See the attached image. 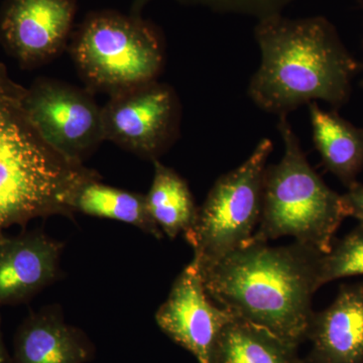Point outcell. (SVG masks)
Returning <instances> with one entry per match:
<instances>
[{
	"label": "cell",
	"mask_w": 363,
	"mask_h": 363,
	"mask_svg": "<svg viewBox=\"0 0 363 363\" xmlns=\"http://www.w3.org/2000/svg\"><path fill=\"white\" fill-rule=\"evenodd\" d=\"M25 104L45 142L71 164L83 166L105 140L102 107L90 90L40 78L26 89Z\"/></svg>",
	"instance_id": "52a82bcc"
},
{
	"label": "cell",
	"mask_w": 363,
	"mask_h": 363,
	"mask_svg": "<svg viewBox=\"0 0 363 363\" xmlns=\"http://www.w3.org/2000/svg\"><path fill=\"white\" fill-rule=\"evenodd\" d=\"M363 276V226L358 225L322 255L319 286L336 279Z\"/></svg>",
	"instance_id": "ac0fdd59"
},
{
	"label": "cell",
	"mask_w": 363,
	"mask_h": 363,
	"mask_svg": "<svg viewBox=\"0 0 363 363\" xmlns=\"http://www.w3.org/2000/svg\"><path fill=\"white\" fill-rule=\"evenodd\" d=\"M72 212L130 224L161 240L162 233L147 211L145 195L105 185L93 171L82 179L69 199Z\"/></svg>",
	"instance_id": "9a60e30c"
},
{
	"label": "cell",
	"mask_w": 363,
	"mask_h": 363,
	"mask_svg": "<svg viewBox=\"0 0 363 363\" xmlns=\"http://www.w3.org/2000/svg\"><path fill=\"white\" fill-rule=\"evenodd\" d=\"M310 363H363V281L340 286L328 308L313 314Z\"/></svg>",
	"instance_id": "7c38bea8"
},
{
	"label": "cell",
	"mask_w": 363,
	"mask_h": 363,
	"mask_svg": "<svg viewBox=\"0 0 363 363\" xmlns=\"http://www.w3.org/2000/svg\"><path fill=\"white\" fill-rule=\"evenodd\" d=\"M298 346L234 317L215 344L210 363H301Z\"/></svg>",
	"instance_id": "2e32d148"
},
{
	"label": "cell",
	"mask_w": 363,
	"mask_h": 363,
	"mask_svg": "<svg viewBox=\"0 0 363 363\" xmlns=\"http://www.w3.org/2000/svg\"><path fill=\"white\" fill-rule=\"evenodd\" d=\"M233 318L208 295L195 257L184 267L156 313L162 332L194 355L198 363L211 362L217 339Z\"/></svg>",
	"instance_id": "9c48e42d"
},
{
	"label": "cell",
	"mask_w": 363,
	"mask_h": 363,
	"mask_svg": "<svg viewBox=\"0 0 363 363\" xmlns=\"http://www.w3.org/2000/svg\"><path fill=\"white\" fill-rule=\"evenodd\" d=\"M180 119L175 91L157 80L111 95L102 107L105 140L152 162L178 138Z\"/></svg>",
	"instance_id": "ba28073f"
},
{
	"label": "cell",
	"mask_w": 363,
	"mask_h": 363,
	"mask_svg": "<svg viewBox=\"0 0 363 363\" xmlns=\"http://www.w3.org/2000/svg\"><path fill=\"white\" fill-rule=\"evenodd\" d=\"M75 9L73 0H7L0 40L21 66L42 65L65 47Z\"/></svg>",
	"instance_id": "30bf717a"
},
{
	"label": "cell",
	"mask_w": 363,
	"mask_h": 363,
	"mask_svg": "<svg viewBox=\"0 0 363 363\" xmlns=\"http://www.w3.org/2000/svg\"><path fill=\"white\" fill-rule=\"evenodd\" d=\"M26 93L0 62V236L35 218L71 216L72 192L93 172L45 142L26 111Z\"/></svg>",
	"instance_id": "3957f363"
},
{
	"label": "cell",
	"mask_w": 363,
	"mask_h": 363,
	"mask_svg": "<svg viewBox=\"0 0 363 363\" xmlns=\"http://www.w3.org/2000/svg\"><path fill=\"white\" fill-rule=\"evenodd\" d=\"M313 142L322 162L348 188L357 184L363 169V130L325 111L317 102L308 104Z\"/></svg>",
	"instance_id": "5bb4252c"
},
{
	"label": "cell",
	"mask_w": 363,
	"mask_h": 363,
	"mask_svg": "<svg viewBox=\"0 0 363 363\" xmlns=\"http://www.w3.org/2000/svg\"><path fill=\"white\" fill-rule=\"evenodd\" d=\"M63 245L42 230L0 236V306L23 304L51 285Z\"/></svg>",
	"instance_id": "8fae6325"
},
{
	"label": "cell",
	"mask_w": 363,
	"mask_h": 363,
	"mask_svg": "<svg viewBox=\"0 0 363 363\" xmlns=\"http://www.w3.org/2000/svg\"><path fill=\"white\" fill-rule=\"evenodd\" d=\"M154 179L145 195L147 211L152 220L169 238L187 233L198 215L194 198L187 182L159 160L154 161Z\"/></svg>",
	"instance_id": "e0dca14e"
},
{
	"label": "cell",
	"mask_w": 363,
	"mask_h": 363,
	"mask_svg": "<svg viewBox=\"0 0 363 363\" xmlns=\"http://www.w3.org/2000/svg\"><path fill=\"white\" fill-rule=\"evenodd\" d=\"M284 156L267 167L259 223L250 242L291 236L327 253L347 216L342 195L332 190L308 162L288 116H279ZM248 242V243H250Z\"/></svg>",
	"instance_id": "277c9868"
},
{
	"label": "cell",
	"mask_w": 363,
	"mask_h": 363,
	"mask_svg": "<svg viewBox=\"0 0 363 363\" xmlns=\"http://www.w3.org/2000/svg\"><path fill=\"white\" fill-rule=\"evenodd\" d=\"M272 143L264 138L238 168L221 176L184 233L199 264L214 262L243 247L259 223L267 162Z\"/></svg>",
	"instance_id": "8992f818"
},
{
	"label": "cell",
	"mask_w": 363,
	"mask_h": 363,
	"mask_svg": "<svg viewBox=\"0 0 363 363\" xmlns=\"http://www.w3.org/2000/svg\"><path fill=\"white\" fill-rule=\"evenodd\" d=\"M0 363H11V355L4 344L1 330V317H0Z\"/></svg>",
	"instance_id": "ffe728a7"
},
{
	"label": "cell",
	"mask_w": 363,
	"mask_h": 363,
	"mask_svg": "<svg viewBox=\"0 0 363 363\" xmlns=\"http://www.w3.org/2000/svg\"><path fill=\"white\" fill-rule=\"evenodd\" d=\"M348 217H353L363 226V186L355 184L342 195Z\"/></svg>",
	"instance_id": "d6986e66"
},
{
	"label": "cell",
	"mask_w": 363,
	"mask_h": 363,
	"mask_svg": "<svg viewBox=\"0 0 363 363\" xmlns=\"http://www.w3.org/2000/svg\"><path fill=\"white\" fill-rule=\"evenodd\" d=\"M262 61L248 86L253 104L288 116L317 100L340 106L350 96L357 63L323 16L260 18L255 28Z\"/></svg>",
	"instance_id": "7a4b0ae2"
},
{
	"label": "cell",
	"mask_w": 363,
	"mask_h": 363,
	"mask_svg": "<svg viewBox=\"0 0 363 363\" xmlns=\"http://www.w3.org/2000/svg\"><path fill=\"white\" fill-rule=\"evenodd\" d=\"M92 352L82 332L67 324L57 308L45 307L18 326L11 363H85Z\"/></svg>",
	"instance_id": "4fadbf2b"
},
{
	"label": "cell",
	"mask_w": 363,
	"mask_h": 363,
	"mask_svg": "<svg viewBox=\"0 0 363 363\" xmlns=\"http://www.w3.org/2000/svg\"><path fill=\"white\" fill-rule=\"evenodd\" d=\"M322 255L297 241L286 247L250 242L221 259L198 264L217 305L298 346L307 339L314 314L312 297L320 289Z\"/></svg>",
	"instance_id": "6da1fadb"
},
{
	"label": "cell",
	"mask_w": 363,
	"mask_h": 363,
	"mask_svg": "<svg viewBox=\"0 0 363 363\" xmlns=\"http://www.w3.org/2000/svg\"><path fill=\"white\" fill-rule=\"evenodd\" d=\"M72 57L88 90L111 96L157 80L164 54L156 30L140 16L101 11L79 28Z\"/></svg>",
	"instance_id": "5b68a950"
}]
</instances>
